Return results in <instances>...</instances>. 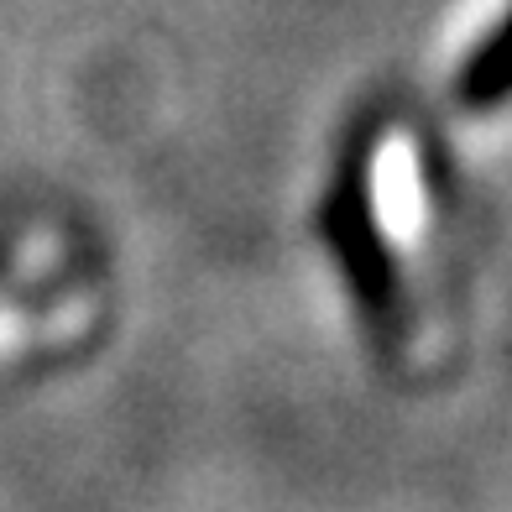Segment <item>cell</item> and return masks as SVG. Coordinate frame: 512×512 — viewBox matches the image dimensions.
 <instances>
[{
  "label": "cell",
  "mask_w": 512,
  "mask_h": 512,
  "mask_svg": "<svg viewBox=\"0 0 512 512\" xmlns=\"http://www.w3.org/2000/svg\"><path fill=\"white\" fill-rule=\"evenodd\" d=\"M377 209L382 220L398 230V236H413L418 230V209H424V199H418V168L403 142L382 147L377 157Z\"/></svg>",
  "instance_id": "obj_1"
}]
</instances>
